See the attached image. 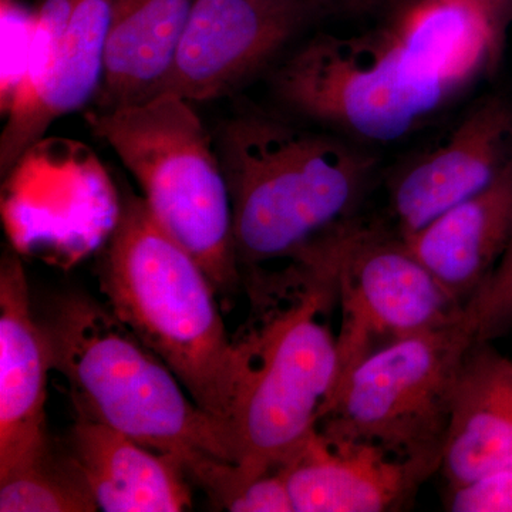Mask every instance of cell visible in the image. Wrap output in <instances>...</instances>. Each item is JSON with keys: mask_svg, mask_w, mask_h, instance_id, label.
Here are the masks:
<instances>
[{"mask_svg": "<svg viewBox=\"0 0 512 512\" xmlns=\"http://www.w3.org/2000/svg\"><path fill=\"white\" fill-rule=\"evenodd\" d=\"M481 13L504 42L505 29L512 20V0H451Z\"/></svg>", "mask_w": 512, "mask_h": 512, "instance_id": "obj_21", "label": "cell"}, {"mask_svg": "<svg viewBox=\"0 0 512 512\" xmlns=\"http://www.w3.org/2000/svg\"><path fill=\"white\" fill-rule=\"evenodd\" d=\"M221 507L229 512H295L281 470L271 471L242 485Z\"/></svg>", "mask_w": 512, "mask_h": 512, "instance_id": "obj_20", "label": "cell"}, {"mask_svg": "<svg viewBox=\"0 0 512 512\" xmlns=\"http://www.w3.org/2000/svg\"><path fill=\"white\" fill-rule=\"evenodd\" d=\"M503 258H504V261L507 262V264L510 265L512 268V237H511L510 244H508L507 251H505Z\"/></svg>", "mask_w": 512, "mask_h": 512, "instance_id": "obj_23", "label": "cell"}, {"mask_svg": "<svg viewBox=\"0 0 512 512\" xmlns=\"http://www.w3.org/2000/svg\"><path fill=\"white\" fill-rule=\"evenodd\" d=\"M143 191L157 224L205 269L217 291L241 284L231 197L215 141L191 101L171 93L86 113Z\"/></svg>", "mask_w": 512, "mask_h": 512, "instance_id": "obj_6", "label": "cell"}, {"mask_svg": "<svg viewBox=\"0 0 512 512\" xmlns=\"http://www.w3.org/2000/svg\"><path fill=\"white\" fill-rule=\"evenodd\" d=\"M312 2L316 8L338 10L349 15H363L393 3H400L402 0H312Z\"/></svg>", "mask_w": 512, "mask_h": 512, "instance_id": "obj_22", "label": "cell"}, {"mask_svg": "<svg viewBox=\"0 0 512 512\" xmlns=\"http://www.w3.org/2000/svg\"><path fill=\"white\" fill-rule=\"evenodd\" d=\"M302 251L328 272L342 308L333 392L370 353L444 325L463 309L414 256L402 235L377 225L345 218Z\"/></svg>", "mask_w": 512, "mask_h": 512, "instance_id": "obj_8", "label": "cell"}, {"mask_svg": "<svg viewBox=\"0 0 512 512\" xmlns=\"http://www.w3.org/2000/svg\"><path fill=\"white\" fill-rule=\"evenodd\" d=\"M70 460L99 511L191 510L187 471L175 458L151 450L120 431L77 417Z\"/></svg>", "mask_w": 512, "mask_h": 512, "instance_id": "obj_15", "label": "cell"}, {"mask_svg": "<svg viewBox=\"0 0 512 512\" xmlns=\"http://www.w3.org/2000/svg\"><path fill=\"white\" fill-rule=\"evenodd\" d=\"M50 367L42 326L19 256L0 264V480L49 454L46 384Z\"/></svg>", "mask_w": 512, "mask_h": 512, "instance_id": "obj_12", "label": "cell"}, {"mask_svg": "<svg viewBox=\"0 0 512 512\" xmlns=\"http://www.w3.org/2000/svg\"><path fill=\"white\" fill-rule=\"evenodd\" d=\"M441 457H400L367 441L332 440L319 430L284 473L295 512L403 510L441 470Z\"/></svg>", "mask_w": 512, "mask_h": 512, "instance_id": "obj_11", "label": "cell"}, {"mask_svg": "<svg viewBox=\"0 0 512 512\" xmlns=\"http://www.w3.org/2000/svg\"><path fill=\"white\" fill-rule=\"evenodd\" d=\"M99 278L107 308L229 430L242 356L225 329L217 288L133 191L121 198Z\"/></svg>", "mask_w": 512, "mask_h": 512, "instance_id": "obj_2", "label": "cell"}, {"mask_svg": "<svg viewBox=\"0 0 512 512\" xmlns=\"http://www.w3.org/2000/svg\"><path fill=\"white\" fill-rule=\"evenodd\" d=\"M446 507L453 512H512V467L448 487Z\"/></svg>", "mask_w": 512, "mask_h": 512, "instance_id": "obj_19", "label": "cell"}, {"mask_svg": "<svg viewBox=\"0 0 512 512\" xmlns=\"http://www.w3.org/2000/svg\"><path fill=\"white\" fill-rule=\"evenodd\" d=\"M511 167L512 104L504 97H488L468 111L443 143L393 175L389 208L397 234L406 237L426 227Z\"/></svg>", "mask_w": 512, "mask_h": 512, "instance_id": "obj_10", "label": "cell"}, {"mask_svg": "<svg viewBox=\"0 0 512 512\" xmlns=\"http://www.w3.org/2000/svg\"><path fill=\"white\" fill-rule=\"evenodd\" d=\"M480 295L456 318L376 350L330 396L318 430L332 440L367 441L400 457L443 460L451 397L461 365L490 338Z\"/></svg>", "mask_w": 512, "mask_h": 512, "instance_id": "obj_7", "label": "cell"}, {"mask_svg": "<svg viewBox=\"0 0 512 512\" xmlns=\"http://www.w3.org/2000/svg\"><path fill=\"white\" fill-rule=\"evenodd\" d=\"M468 82L393 20L359 36L318 35L274 76L278 99L363 143H394L426 123Z\"/></svg>", "mask_w": 512, "mask_h": 512, "instance_id": "obj_4", "label": "cell"}, {"mask_svg": "<svg viewBox=\"0 0 512 512\" xmlns=\"http://www.w3.org/2000/svg\"><path fill=\"white\" fill-rule=\"evenodd\" d=\"M96 501L72 460L53 464L50 454L0 480V512H93Z\"/></svg>", "mask_w": 512, "mask_h": 512, "instance_id": "obj_18", "label": "cell"}, {"mask_svg": "<svg viewBox=\"0 0 512 512\" xmlns=\"http://www.w3.org/2000/svg\"><path fill=\"white\" fill-rule=\"evenodd\" d=\"M116 0H73L72 13L39 87L25 104L6 111L0 168L10 170L49 127L96 97Z\"/></svg>", "mask_w": 512, "mask_h": 512, "instance_id": "obj_13", "label": "cell"}, {"mask_svg": "<svg viewBox=\"0 0 512 512\" xmlns=\"http://www.w3.org/2000/svg\"><path fill=\"white\" fill-rule=\"evenodd\" d=\"M309 289L298 302L237 342L242 372L229 421L235 463L211 497L224 503L242 485L279 470L318 430L339 373L336 336L323 322L332 279L311 262L299 261Z\"/></svg>", "mask_w": 512, "mask_h": 512, "instance_id": "obj_5", "label": "cell"}, {"mask_svg": "<svg viewBox=\"0 0 512 512\" xmlns=\"http://www.w3.org/2000/svg\"><path fill=\"white\" fill-rule=\"evenodd\" d=\"M313 8L312 0H194L161 93L191 103L231 93L291 42Z\"/></svg>", "mask_w": 512, "mask_h": 512, "instance_id": "obj_9", "label": "cell"}, {"mask_svg": "<svg viewBox=\"0 0 512 512\" xmlns=\"http://www.w3.org/2000/svg\"><path fill=\"white\" fill-rule=\"evenodd\" d=\"M235 252L242 268L291 259L349 217L376 158L335 134L293 126L261 111L237 114L218 130Z\"/></svg>", "mask_w": 512, "mask_h": 512, "instance_id": "obj_3", "label": "cell"}, {"mask_svg": "<svg viewBox=\"0 0 512 512\" xmlns=\"http://www.w3.org/2000/svg\"><path fill=\"white\" fill-rule=\"evenodd\" d=\"M194 0H116L97 110L136 106L161 93Z\"/></svg>", "mask_w": 512, "mask_h": 512, "instance_id": "obj_17", "label": "cell"}, {"mask_svg": "<svg viewBox=\"0 0 512 512\" xmlns=\"http://www.w3.org/2000/svg\"><path fill=\"white\" fill-rule=\"evenodd\" d=\"M512 237V167L495 183L402 237L454 301L464 305L493 276Z\"/></svg>", "mask_w": 512, "mask_h": 512, "instance_id": "obj_14", "label": "cell"}, {"mask_svg": "<svg viewBox=\"0 0 512 512\" xmlns=\"http://www.w3.org/2000/svg\"><path fill=\"white\" fill-rule=\"evenodd\" d=\"M39 322L50 367L66 379L77 417L175 458L200 485L221 464L235 463L228 427L191 399L107 305L64 293Z\"/></svg>", "mask_w": 512, "mask_h": 512, "instance_id": "obj_1", "label": "cell"}, {"mask_svg": "<svg viewBox=\"0 0 512 512\" xmlns=\"http://www.w3.org/2000/svg\"><path fill=\"white\" fill-rule=\"evenodd\" d=\"M503 467H512V360L480 342L454 384L441 470L456 487Z\"/></svg>", "mask_w": 512, "mask_h": 512, "instance_id": "obj_16", "label": "cell"}]
</instances>
